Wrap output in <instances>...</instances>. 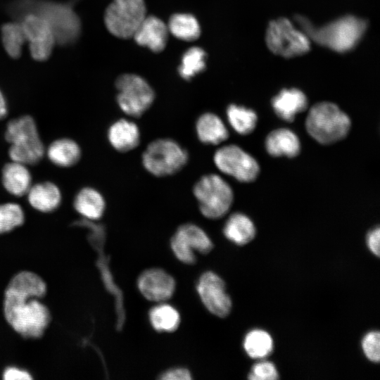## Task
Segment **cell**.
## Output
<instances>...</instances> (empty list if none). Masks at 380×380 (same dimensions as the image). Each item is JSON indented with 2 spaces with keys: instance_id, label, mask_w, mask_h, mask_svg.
Listing matches in <instances>:
<instances>
[{
  "instance_id": "6da1fadb",
  "label": "cell",
  "mask_w": 380,
  "mask_h": 380,
  "mask_svg": "<svg viewBox=\"0 0 380 380\" xmlns=\"http://www.w3.org/2000/svg\"><path fill=\"white\" fill-rule=\"evenodd\" d=\"M11 14L20 20L26 15L34 14L50 26L56 43L62 45L74 42L79 37L81 23L72 8L67 5L45 1L19 0L11 8Z\"/></svg>"
},
{
  "instance_id": "7a4b0ae2",
  "label": "cell",
  "mask_w": 380,
  "mask_h": 380,
  "mask_svg": "<svg viewBox=\"0 0 380 380\" xmlns=\"http://www.w3.org/2000/svg\"><path fill=\"white\" fill-rule=\"evenodd\" d=\"M4 311L13 329L27 337L42 335L49 321L48 309L37 298L8 288L5 291Z\"/></svg>"
},
{
  "instance_id": "3957f363",
  "label": "cell",
  "mask_w": 380,
  "mask_h": 380,
  "mask_svg": "<svg viewBox=\"0 0 380 380\" xmlns=\"http://www.w3.org/2000/svg\"><path fill=\"white\" fill-rule=\"evenodd\" d=\"M296 21L310 39L338 52L353 49L367 28L364 20L352 15L340 18L320 27H315L303 16H296Z\"/></svg>"
},
{
  "instance_id": "277c9868",
  "label": "cell",
  "mask_w": 380,
  "mask_h": 380,
  "mask_svg": "<svg viewBox=\"0 0 380 380\" xmlns=\"http://www.w3.org/2000/svg\"><path fill=\"white\" fill-rule=\"evenodd\" d=\"M4 138L10 144L11 160L33 165L42 160L46 149L40 138L35 120L25 115L11 120L6 125Z\"/></svg>"
},
{
  "instance_id": "5b68a950",
  "label": "cell",
  "mask_w": 380,
  "mask_h": 380,
  "mask_svg": "<svg viewBox=\"0 0 380 380\" xmlns=\"http://www.w3.org/2000/svg\"><path fill=\"white\" fill-rule=\"evenodd\" d=\"M308 134L322 144H331L344 139L350 132L348 115L336 104L323 101L315 104L305 120Z\"/></svg>"
},
{
  "instance_id": "8992f818",
  "label": "cell",
  "mask_w": 380,
  "mask_h": 380,
  "mask_svg": "<svg viewBox=\"0 0 380 380\" xmlns=\"http://www.w3.org/2000/svg\"><path fill=\"white\" fill-rule=\"evenodd\" d=\"M188 160L187 151L177 141L170 138L152 141L141 156L145 170L158 177L177 173L186 165Z\"/></svg>"
},
{
  "instance_id": "52a82bcc",
  "label": "cell",
  "mask_w": 380,
  "mask_h": 380,
  "mask_svg": "<svg viewBox=\"0 0 380 380\" xmlns=\"http://www.w3.org/2000/svg\"><path fill=\"white\" fill-rule=\"evenodd\" d=\"M193 194L201 214L212 220L225 215L234 201L232 187L216 174L201 177L194 186Z\"/></svg>"
},
{
  "instance_id": "ba28073f",
  "label": "cell",
  "mask_w": 380,
  "mask_h": 380,
  "mask_svg": "<svg viewBox=\"0 0 380 380\" xmlns=\"http://www.w3.org/2000/svg\"><path fill=\"white\" fill-rule=\"evenodd\" d=\"M115 87L118 106L129 117H141L153 103L155 94L153 89L139 75H122L116 80Z\"/></svg>"
},
{
  "instance_id": "9c48e42d",
  "label": "cell",
  "mask_w": 380,
  "mask_h": 380,
  "mask_svg": "<svg viewBox=\"0 0 380 380\" xmlns=\"http://www.w3.org/2000/svg\"><path fill=\"white\" fill-rule=\"evenodd\" d=\"M265 40L272 53L286 58L302 55L310 48L308 37L284 18L270 23Z\"/></svg>"
},
{
  "instance_id": "30bf717a",
  "label": "cell",
  "mask_w": 380,
  "mask_h": 380,
  "mask_svg": "<svg viewBox=\"0 0 380 380\" xmlns=\"http://www.w3.org/2000/svg\"><path fill=\"white\" fill-rule=\"evenodd\" d=\"M146 13L144 0H113L106 10L104 21L113 35L129 39L133 37Z\"/></svg>"
},
{
  "instance_id": "8fae6325",
  "label": "cell",
  "mask_w": 380,
  "mask_h": 380,
  "mask_svg": "<svg viewBox=\"0 0 380 380\" xmlns=\"http://www.w3.org/2000/svg\"><path fill=\"white\" fill-rule=\"evenodd\" d=\"M213 161L221 172L241 182L254 181L260 172L257 160L234 144L218 148L214 153Z\"/></svg>"
},
{
  "instance_id": "7c38bea8",
  "label": "cell",
  "mask_w": 380,
  "mask_h": 380,
  "mask_svg": "<svg viewBox=\"0 0 380 380\" xmlns=\"http://www.w3.org/2000/svg\"><path fill=\"white\" fill-rule=\"evenodd\" d=\"M171 248L181 262L192 264L196 261L194 251L207 253L211 251L213 243L203 229L186 223L179 226L172 236Z\"/></svg>"
},
{
  "instance_id": "4fadbf2b",
  "label": "cell",
  "mask_w": 380,
  "mask_h": 380,
  "mask_svg": "<svg viewBox=\"0 0 380 380\" xmlns=\"http://www.w3.org/2000/svg\"><path fill=\"white\" fill-rule=\"evenodd\" d=\"M32 58L43 61L51 55L56 39L51 28L34 14L25 15L20 21Z\"/></svg>"
},
{
  "instance_id": "5bb4252c",
  "label": "cell",
  "mask_w": 380,
  "mask_h": 380,
  "mask_svg": "<svg viewBox=\"0 0 380 380\" xmlns=\"http://www.w3.org/2000/svg\"><path fill=\"white\" fill-rule=\"evenodd\" d=\"M197 291L205 308L216 316L228 315L232 300L225 291L223 280L213 272L203 273L197 284Z\"/></svg>"
},
{
  "instance_id": "9a60e30c",
  "label": "cell",
  "mask_w": 380,
  "mask_h": 380,
  "mask_svg": "<svg viewBox=\"0 0 380 380\" xmlns=\"http://www.w3.org/2000/svg\"><path fill=\"white\" fill-rule=\"evenodd\" d=\"M138 287L141 294L148 300L163 302L169 299L175 289L174 279L160 269H150L141 274Z\"/></svg>"
},
{
  "instance_id": "2e32d148",
  "label": "cell",
  "mask_w": 380,
  "mask_h": 380,
  "mask_svg": "<svg viewBox=\"0 0 380 380\" xmlns=\"http://www.w3.org/2000/svg\"><path fill=\"white\" fill-rule=\"evenodd\" d=\"M168 32L167 25L162 20L151 15L146 16L132 37L138 44L160 52L166 46Z\"/></svg>"
},
{
  "instance_id": "e0dca14e",
  "label": "cell",
  "mask_w": 380,
  "mask_h": 380,
  "mask_svg": "<svg viewBox=\"0 0 380 380\" xmlns=\"http://www.w3.org/2000/svg\"><path fill=\"white\" fill-rule=\"evenodd\" d=\"M107 138L114 149L122 153L128 152L139 146L140 131L134 122L120 118L109 126Z\"/></svg>"
},
{
  "instance_id": "ac0fdd59",
  "label": "cell",
  "mask_w": 380,
  "mask_h": 380,
  "mask_svg": "<svg viewBox=\"0 0 380 380\" xmlns=\"http://www.w3.org/2000/svg\"><path fill=\"white\" fill-rule=\"evenodd\" d=\"M26 196L30 205L41 213L55 211L62 201L60 188L49 181L32 184Z\"/></svg>"
},
{
  "instance_id": "d6986e66",
  "label": "cell",
  "mask_w": 380,
  "mask_h": 380,
  "mask_svg": "<svg viewBox=\"0 0 380 380\" xmlns=\"http://www.w3.org/2000/svg\"><path fill=\"white\" fill-rule=\"evenodd\" d=\"M1 183L9 194L21 197L27 194L32 185V177L27 165L11 160L2 168Z\"/></svg>"
},
{
  "instance_id": "ffe728a7",
  "label": "cell",
  "mask_w": 380,
  "mask_h": 380,
  "mask_svg": "<svg viewBox=\"0 0 380 380\" xmlns=\"http://www.w3.org/2000/svg\"><path fill=\"white\" fill-rule=\"evenodd\" d=\"M272 106L279 118L286 122H292L297 114L307 108L308 99L298 89H283L272 99Z\"/></svg>"
},
{
  "instance_id": "44dd1931",
  "label": "cell",
  "mask_w": 380,
  "mask_h": 380,
  "mask_svg": "<svg viewBox=\"0 0 380 380\" xmlns=\"http://www.w3.org/2000/svg\"><path fill=\"white\" fill-rule=\"evenodd\" d=\"M265 144L267 153L274 157L293 158L300 151V142L297 135L285 128L272 131L266 137Z\"/></svg>"
},
{
  "instance_id": "7402d4cb",
  "label": "cell",
  "mask_w": 380,
  "mask_h": 380,
  "mask_svg": "<svg viewBox=\"0 0 380 380\" xmlns=\"http://www.w3.org/2000/svg\"><path fill=\"white\" fill-rule=\"evenodd\" d=\"M195 129L198 140L204 144L217 145L229 137L228 130L221 118L210 112L204 113L197 118Z\"/></svg>"
},
{
  "instance_id": "603a6c76",
  "label": "cell",
  "mask_w": 380,
  "mask_h": 380,
  "mask_svg": "<svg viewBox=\"0 0 380 380\" xmlns=\"http://www.w3.org/2000/svg\"><path fill=\"white\" fill-rule=\"evenodd\" d=\"M73 207L84 219L95 221L103 216L106 209V201L97 189L86 186L82 188L75 195Z\"/></svg>"
},
{
  "instance_id": "cb8c5ba5",
  "label": "cell",
  "mask_w": 380,
  "mask_h": 380,
  "mask_svg": "<svg viewBox=\"0 0 380 380\" xmlns=\"http://www.w3.org/2000/svg\"><path fill=\"white\" fill-rule=\"evenodd\" d=\"M45 154L56 166L70 167L79 162L82 151L75 140L70 138H60L49 144Z\"/></svg>"
},
{
  "instance_id": "d4e9b609",
  "label": "cell",
  "mask_w": 380,
  "mask_h": 380,
  "mask_svg": "<svg viewBox=\"0 0 380 380\" xmlns=\"http://www.w3.org/2000/svg\"><path fill=\"white\" fill-rule=\"evenodd\" d=\"M226 238L237 245H245L255 236V227L246 215L236 213L229 216L223 228Z\"/></svg>"
},
{
  "instance_id": "484cf974",
  "label": "cell",
  "mask_w": 380,
  "mask_h": 380,
  "mask_svg": "<svg viewBox=\"0 0 380 380\" xmlns=\"http://www.w3.org/2000/svg\"><path fill=\"white\" fill-rule=\"evenodd\" d=\"M168 31L175 37L184 41H194L201 34L196 18L188 13H176L172 15L167 25Z\"/></svg>"
},
{
  "instance_id": "4316f807",
  "label": "cell",
  "mask_w": 380,
  "mask_h": 380,
  "mask_svg": "<svg viewBox=\"0 0 380 380\" xmlns=\"http://www.w3.org/2000/svg\"><path fill=\"white\" fill-rule=\"evenodd\" d=\"M271 336L262 329H253L245 336L243 348L247 355L253 359H262L268 356L273 350Z\"/></svg>"
},
{
  "instance_id": "83f0119b",
  "label": "cell",
  "mask_w": 380,
  "mask_h": 380,
  "mask_svg": "<svg viewBox=\"0 0 380 380\" xmlns=\"http://www.w3.org/2000/svg\"><path fill=\"white\" fill-rule=\"evenodd\" d=\"M226 113L229 125L237 133L246 135L255 129L258 116L253 110L231 104L228 106Z\"/></svg>"
},
{
  "instance_id": "f1b7e54d",
  "label": "cell",
  "mask_w": 380,
  "mask_h": 380,
  "mask_svg": "<svg viewBox=\"0 0 380 380\" xmlns=\"http://www.w3.org/2000/svg\"><path fill=\"white\" fill-rule=\"evenodd\" d=\"M7 288L36 298L43 296L46 289V284L40 277L27 271L16 274Z\"/></svg>"
},
{
  "instance_id": "f546056e",
  "label": "cell",
  "mask_w": 380,
  "mask_h": 380,
  "mask_svg": "<svg viewBox=\"0 0 380 380\" xmlns=\"http://www.w3.org/2000/svg\"><path fill=\"white\" fill-rule=\"evenodd\" d=\"M150 322L153 328L159 331H172L179 324L178 311L168 304H160L153 307L149 312Z\"/></svg>"
},
{
  "instance_id": "4dcf8cb0",
  "label": "cell",
  "mask_w": 380,
  "mask_h": 380,
  "mask_svg": "<svg viewBox=\"0 0 380 380\" xmlns=\"http://www.w3.org/2000/svg\"><path fill=\"white\" fill-rule=\"evenodd\" d=\"M1 37L4 47L12 58H18L22 52V46L26 42L25 33L20 23H8L1 27Z\"/></svg>"
},
{
  "instance_id": "1f68e13d",
  "label": "cell",
  "mask_w": 380,
  "mask_h": 380,
  "mask_svg": "<svg viewBox=\"0 0 380 380\" xmlns=\"http://www.w3.org/2000/svg\"><path fill=\"white\" fill-rule=\"evenodd\" d=\"M205 52L200 47L188 49L183 55L179 73L184 80H189L205 68Z\"/></svg>"
},
{
  "instance_id": "d6a6232c",
  "label": "cell",
  "mask_w": 380,
  "mask_h": 380,
  "mask_svg": "<svg viewBox=\"0 0 380 380\" xmlns=\"http://www.w3.org/2000/svg\"><path fill=\"white\" fill-rule=\"evenodd\" d=\"M25 213L21 205L15 202L0 204V234H4L21 226Z\"/></svg>"
},
{
  "instance_id": "836d02e7",
  "label": "cell",
  "mask_w": 380,
  "mask_h": 380,
  "mask_svg": "<svg viewBox=\"0 0 380 380\" xmlns=\"http://www.w3.org/2000/svg\"><path fill=\"white\" fill-rule=\"evenodd\" d=\"M365 356L370 361L378 362L380 360V334L379 331L367 333L362 341Z\"/></svg>"
},
{
  "instance_id": "e575fe53",
  "label": "cell",
  "mask_w": 380,
  "mask_h": 380,
  "mask_svg": "<svg viewBox=\"0 0 380 380\" xmlns=\"http://www.w3.org/2000/svg\"><path fill=\"white\" fill-rule=\"evenodd\" d=\"M278 378L279 374L274 365L269 361L255 364L248 374L251 380H275Z\"/></svg>"
},
{
  "instance_id": "d590c367",
  "label": "cell",
  "mask_w": 380,
  "mask_h": 380,
  "mask_svg": "<svg viewBox=\"0 0 380 380\" xmlns=\"http://www.w3.org/2000/svg\"><path fill=\"white\" fill-rule=\"evenodd\" d=\"M163 380H190L189 371L185 368H175L164 372L160 377Z\"/></svg>"
},
{
  "instance_id": "8d00e7d4",
  "label": "cell",
  "mask_w": 380,
  "mask_h": 380,
  "mask_svg": "<svg viewBox=\"0 0 380 380\" xmlns=\"http://www.w3.org/2000/svg\"><path fill=\"white\" fill-rule=\"evenodd\" d=\"M380 230L379 227L370 231L367 236V243L369 250L376 256L380 254Z\"/></svg>"
},
{
  "instance_id": "74e56055",
  "label": "cell",
  "mask_w": 380,
  "mask_h": 380,
  "mask_svg": "<svg viewBox=\"0 0 380 380\" xmlns=\"http://www.w3.org/2000/svg\"><path fill=\"white\" fill-rule=\"evenodd\" d=\"M4 379L5 380H29L32 377L30 374L15 367H10L4 372Z\"/></svg>"
},
{
  "instance_id": "f35d334b",
  "label": "cell",
  "mask_w": 380,
  "mask_h": 380,
  "mask_svg": "<svg viewBox=\"0 0 380 380\" xmlns=\"http://www.w3.org/2000/svg\"><path fill=\"white\" fill-rule=\"evenodd\" d=\"M8 113V106L6 99L0 90V120L4 119Z\"/></svg>"
}]
</instances>
